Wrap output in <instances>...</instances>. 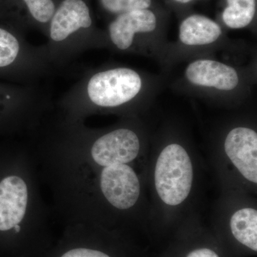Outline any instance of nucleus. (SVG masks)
Masks as SVG:
<instances>
[{"label":"nucleus","instance_id":"obj_1","mask_svg":"<svg viewBox=\"0 0 257 257\" xmlns=\"http://www.w3.org/2000/svg\"><path fill=\"white\" fill-rule=\"evenodd\" d=\"M178 65L182 68L175 76L167 77V84L179 94L216 104H243L252 95L256 84V60L241 64L220 60L217 55L204 56Z\"/></svg>","mask_w":257,"mask_h":257},{"label":"nucleus","instance_id":"obj_2","mask_svg":"<svg viewBox=\"0 0 257 257\" xmlns=\"http://www.w3.org/2000/svg\"><path fill=\"white\" fill-rule=\"evenodd\" d=\"M30 184L11 160H0V243L14 257H43L46 243L28 227Z\"/></svg>","mask_w":257,"mask_h":257},{"label":"nucleus","instance_id":"obj_3","mask_svg":"<svg viewBox=\"0 0 257 257\" xmlns=\"http://www.w3.org/2000/svg\"><path fill=\"white\" fill-rule=\"evenodd\" d=\"M253 51L244 42L229 38L224 27L215 20L205 15L191 14L181 21L177 40L169 42L160 65L162 74H166L194 57L216 56L219 52L241 55Z\"/></svg>","mask_w":257,"mask_h":257},{"label":"nucleus","instance_id":"obj_4","mask_svg":"<svg viewBox=\"0 0 257 257\" xmlns=\"http://www.w3.org/2000/svg\"><path fill=\"white\" fill-rule=\"evenodd\" d=\"M166 84L167 77L163 74L114 67L94 74L88 82L87 94L98 107L147 106L157 97Z\"/></svg>","mask_w":257,"mask_h":257},{"label":"nucleus","instance_id":"obj_5","mask_svg":"<svg viewBox=\"0 0 257 257\" xmlns=\"http://www.w3.org/2000/svg\"><path fill=\"white\" fill-rule=\"evenodd\" d=\"M109 37L117 50L131 51L159 64L170 42L165 20L153 8L117 15L109 25Z\"/></svg>","mask_w":257,"mask_h":257},{"label":"nucleus","instance_id":"obj_6","mask_svg":"<svg viewBox=\"0 0 257 257\" xmlns=\"http://www.w3.org/2000/svg\"><path fill=\"white\" fill-rule=\"evenodd\" d=\"M193 180L192 162L179 143L168 144L157 159L155 181L157 192L165 204L176 206L190 193Z\"/></svg>","mask_w":257,"mask_h":257},{"label":"nucleus","instance_id":"obj_7","mask_svg":"<svg viewBox=\"0 0 257 257\" xmlns=\"http://www.w3.org/2000/svg\"><path fill=\"white\" fill-rule=\"evenodd\" d=\"M141 139L133 128L120 127L99 137L89 152L92 165L104 166L128 164L138 157Z\"/></svg>","mask_w":257,"mask_h":257},{"label":"nucleus","instance_id":"obj_8","mask_svg":"<svg viewBox=\"0 0 257 257\" xmlns=\"http://www.w3.org/2000/svg\"><path fill=\"white\" fill-rule=\"evenodd\" d=\"M98 167H101L99 187L104 199L119 210L135 206L140 194V181L135 170L128 164Z\"/></svg>","mask_w":257,"mask_h":257},{"label":"nucleus","instance_id":"obj_9","mask_svg":"<svg viewBox=\"0 0 257 257\" xmlns=\"http://www.w3.org/2000/svg\"><path fill=\"white\" fill-rule=\"evenodd\" d=\"M226 155L240 173L253 183L257 182V133L254 128L237 125L225 136Z\"/></svg>","mask_w":257,"mask_h":257},{"label":"nucleus","instance_id":"obj_10","mask_svg":"<svg viewBox=\"0 0 257 257\" xmlns=\"http://www.w3.org/2000/svg\"><path fill=\"white\" fill-rule=\"evenodd\" d=\"M92 24L89 8L83 0H64L56 12L51 23L50 36L61 42L80 28Z\"/></svg>","mask_w":257,"mask_h":257},{"label":"nucleus","instance_id":"obj_11","mask_svg":"<svg viewBox=\"0 0 257 257\" xmlns=\"http://www.w3.org/2000/svg\"><path fill=\"white\" fill-rule=\"evenodd\" d=\"M256 15V0H225L221 25L230 30L252 29L254 31Z\"/></svg>","mask_w":257,"mask_h":257},{"label":"nucleus","instance_id":"obj_12","mask_svg":"<svg viewBox=\"0 0 257 257\" xmlns=\"http://www.w3.org/2000/svg\"><path fill=\"white\" fill-rule=\"evenodd\" d=\"M230 227L235 239L253 251H257V211L252 208L239 209L231 216Z\"/></svg>","mask_w":257,"mask_h":257},{"label":"nucleus","instance_id":"obj_13","mask_svg":"<svg viewBox=\"0 0 257 257\" xmlns=\"http://www.w3.org/2000/svg\"><path fill=\"white\" fill-rule=\"evenodd\" d=\"M103 8L114 15H121L137 10L153 8V0H100Z\"/></svg>","mask_w":257,"mask_h":257},{"label":"nucleus","instance_id":"obj_14","mask_svg":"<svg viewBox=\"0 0 257 257\" xmlns=\"http://www.w3.org/2000/svg\"><path fill=\"white\" fill-rule=\"evenodd\" d=\"M20 45L11 33L0 28V67L13 63L18 57Z\"/></svg>","mask_w":257,"mask_h":257},{"label":"nucleus","instance_id":"obj_15","mask_svg":"<svg viewBox=\"0 0 257 257\" xmlns=\"http://www.w3.org/2000/svg\"><path fill=\"white\" fill-rule=\"evenodd\" d=\"M32 16L40 23H47L55 12L52 0H24Z\"/></svg>","mask_w":257,"mask_h":257},{"label":"nucleus","instance_id":"obj_16","mask_svg":"<svg viewBox=\"0 0 257 257\" xmlns=\"http://www.w3.org/2000/svg\"><path fill=\"white\" fill-rule=\"evenodd\" d=\"M186 257H219V256L210 248H199L190 251Z\"/></svg>","mask_w":257,"mask_h":257},{"label":"nucleus","instance_id":"obj_17","mask_svg":"<svg viewBox=\"0 0 257 257\" xmlns=\"http://www.w3.org/2000/svg\"><path fill=\"white\" fill-rule=\"evenodd\" d=\"M174 5L179 7V8H184V7L189 6L192 5L194 0H170Z\"/></svg>","mask_w":257,"mask_h":257}]
</instances>
